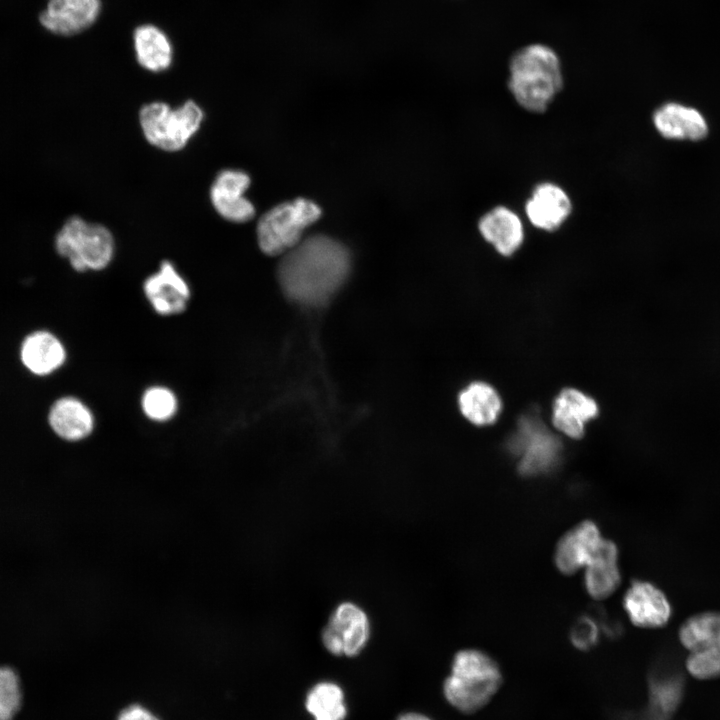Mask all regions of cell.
I'll return each instance as SVG.
<instances>
[{"label":"cell","mask_w":720,"mask_h":720,"mask_svg":"<svg viewBox=\"0 0 720 720\" xmlns=\"http://www.w3.org/2000/svg\"><path fill=\"white\" fill-rule=\"evenodd\" d=\"M204 111L193 100L177 108L156 101L145 104L139 111V123L145 139L167 152L182 150L199 131Z\"/></svg>","instance_id":"cell-4"},{"label":"cell","mask_w":720,"mask_h":720,"mask_svg":"<svg viewBox=\"0 0 720 720\" xmlns=\"http://www.w3.org/2000/svg\"><path fill=\"white\" fill-rule=\"evenodd\" d=\"M117 720H160L156 715L139 704H133L122 710Z\"/></svg>","instance_id":"cell-28"},{"label":"cell","mask_w":720,"mask_h":720,"mask_svg":"<svg viewBox=\"0 0 720 720\" xmlns=\"http://www.w3.org/2000/svg\"><path fill=\"white\" fill-rule=\"evenodd\" d=\"M598 414L597 403L576 389H565L554 401L553 424L566 436L580 438L584 434L585 423Z\"/></svg>","instance_id":"cell-20"},{"label":"cell","mask_w":720,"mask_h":720,"mask_svg":"<svg viewBox=\"0 0 720 720\" xmlns=\"http://www.w3.org/2000/svg\"><path fill=\"white\" fill-rule=\"evenodd\" d=\"M349 270L348 250L328 236L315 235L285 253L277 274L288 298L312 306L327 301L343 284Z\"/></svg>","instance_id":"cell-1"},{"label":"cell","mask_w":720,"mask_h":720,"mask_svg":"<svg viewBox=\"0 0 720 720\" xmlns=\"http://www.w3.org/2000/svg\"><path fill=\"white\" fill-rule=\"evenodd\" d=\"M320 215L319 206L304 198L271 208L257 224L259 248L270 256L287 253L302 241L304 230Z\"/></svg>","instance_id":"cell-6"},{"label":"cell","mask_w":720,"mask_h":720,"mask_svg":"<svg viewBox=\"0 0 720 720\" xmlns=\"http://www.w3.org/2000/svg\"><path fill=\"white\" fill-rule=\"evenodd\" d=\"M509 451L519 457V471L526 476L550 472L560 458L561 444L537 415L521 418L508 441Z\"/></svg>","instance_id":"cell-8"},{"label":"cell","mask_w":720,"mask_h":720,"mask_svg":"<svg viewBox=\"0 0 720 720\" xmlns=\"http://www.w3.org/2000/svg\"><path fill=\"white\" fill-rule=\"evenodd\" d=\"M562 87L560 59L549 46L530 44L511 57L508 88L523 109L533 113L546 111Z\"/></svg>","instance_id":"cell-2"},{"label":"cell","mask_w":720,"mask_h":720,"mask_svg":"<svg viewBox=\"0 0 720 720\" xmlns=\"http://www.w3.org/2000/svg\"><path fill=\"white\" fill-rule=\"evenodd\" d=\"M22 365L35 376H48L66 361V349L61 340L47 330L28 334L19 350Z\"/></svg>","instance_id":"cell-17"},{"label":"cell","mask_w":720,"mask_h":720,"mask_svg":"<svg viewBox=\"0 0 720 720\" xmlns=\"http://www.w3.org/2000/svg\"><path fill=\"white\" fill-rule=\"evenodd\" d=\"M305 708L314 720H345L347 716L344 691L331 681H321L310 688Z\"/></svg>","instance_id":"cell-24"},{"label":"cell","mask_w":720,"mask_h":720,"mask_svg":"<svg viewBox=\"0 0 720 720\" xmlns=\"http://www.w3.org/2000/svg\"><path fill=\"white\" fill-rule=\"evenodd\" d=\"M572 202L566 191L552 182L535 186L525 203V213L530 223L543 231L558 230L568 219Z\"/></svg>","instance_id":"cell-14"},{"label":"cell","mask_w":720,"mask_h":720,"mask_svg":"<svg viewBox=\"0 0 720 720\" xmlns=\"http://www.w3.org/2000/svg\"><path fill=\"white\" fill-rule=\"evenodd\" d=\"M134 46L138 63L148 71L166 70L172 61V49L166 35L157 27L143 25L136 29Z\"/></svg>","instance_id":"cell-23"},{"label":"cell","mask_w":720,"mask_h":720,"mask_svg":"<svg viewBox=\"0 0 720 720\" xmlns=\"http://www.w3.org/2000/svg\"><path fill=\"white\" fill-rule=\"evenodd\" d=\"M143 292L154 311L162 316L182 313L191 296L187 281L169 260L162 261L159 269L145 279Z\"/></svg>","instance_id":"cell-11"},{"label":"cell","mask_w":720,"mask_h":720,"mask_svg":"<svg viewBox=\"0 0 720 720\" xmlns=\"http://www.w3.org/2000/svg\"><path fill=\"white\" fill-rule=\"evenodd\" d=\"M602 540L595 523H580L560 539L554 556L557 568L570 575L586 567Z\"/></svg>","instance_id":"cell-16"},{"label":"cell","mask_w":720,"mask_h":720,"mask_svg":"<svg viewBox=\"0 0 720 720\" xmlns=\"http://www.w3.org/2000/svg\"><path fill=\"white\" fill-rule=\"evenodd\" d=\"M600 627L594 616H582L577 619L570 631V640L580 650L593 648L599 639Z\"/></svg>","instance_id":"cell-27"},{"label":"cell","mask_w":720,"mask_h":720,"mask_svg":"<svg viewBox=\"0 0 720 720\" xmlns=\"http://www.w3.org/2000/svg\"><path fill=\"white\" fill-rule=\"evenodd\" d=\"M396 720H432L428 716L418 712H406L398 716Z\"/></svg>","instance_id":"cell-29"},{"label":"cell","mask_w":720,"mask_h":720,"mask_svg":"<svg viewBox=\"0 0 720 720\" xmlns=\"http://www.w3.org/2000/svg\"><path fill=\"white\" fill-rule=\"evenodd\" d=\"M481 236L503 256H511L524 241V227L519 216L505 206L487 211L478 222Z\"/></svg>","instance_id":"cell-19"},{"label":"cell","mask_w":720,"mask_h":720,"mask_svg":"<svg viewBox=\"0 0 720 720\" xmlns=\"http://www.w3.org/2000/svg\"><path fill=\"white\" fill-rule=\"evenodd\" d=\"M22 703L20 679L16 671L0 666V720H13Z\"/></svg>","instance_id":"cell-26"},{"label":"cell","mask_w":720,"mask_h":720,"mask_svg":"<svg viewBox=\"0 0 720 720\" xmlns=\"http://www.w3.org/2000/svg\"><path fill=\"white\" fill-rule=\"evenodd\" d=\"M619 583L617 547L613 542L603 539L586 565L584 576L586 591L595 599H603L611 595Z\"/></svg>","instance_id":"cell-21"},{"label":"cell","mask_w":720,"mask_h":720,"mask_svg":"<svg viewBox=\"0 0 720 720\" xmlns=\"http://www.w3.org/2000/svg\"><path fill=\"white\" fill-rule=\"evenodd\" d=\"M679 640L688 651L686 669L700 680L720 676V612L705 611L687 618Z\"/></svg>","instance_id":"cell-7"},{"label":"cell","mask_w":720,"mask_h":720,"mask_svg":"<svg viewBox=\"0 0 720 720\" xmlns=\"http://www.w3.org/2000/svg\"><path fill=\"white\" fill-rule=\"evenodd\" d=\"M100 9V0H48L39 14V22L53 34L72 36L88 29Z\"/></svg>","instance_id":"cell-12"},{"label":"cell","mask_w":720,"mask_h":720,"mask_svg":"<svg viewBox=\"0 0 720 720\" xmlns=\"http://www.w3.org/2000/svg\"><path fill=\"white\" fill-rule=\"evenodd\" d=\"M459 407L471 423L486 426L496 422L502 410V401L489 384L475 382L459 395Z\"/></svg>","instance_id":"cell-22"},{"label":"cell","mask_w":720,"mask_h":720,"mask_svg":"<svg viewBox=\"0 0 720 720\" xmlns=\"http://www.w3.org/2000/svg\"><path fill=\"white\" fill-rule=\"evenodd\" d=\"M623 605L630 621L642 628L663 627L672 615L664 592L648 581H634L625 593Z\"/></svg>","instance_id":"cell-13"},{"label":"cell","mask_w":720,"mask_h":720,"mask_svg":"<svg viewBox=\"0 0 720 720\" xmlns=\"http://www.w3.org/2000/svg\"><path fill=\"white\" fill-rule=\"evenodd\" d=\"M144 414L152 421L165 422L177 412L178 400L172 390L164 386H151L141 398Z\"/></svg>","instance_id":"cell-25"},{"label":"cell","mask_w":720,"mask_h":720,"mask_svg":"<svg viewBox=\"0 0 720 720\" xmlns=\"http://www.w3.org/2000/svg\"><path fill=\"white\" fill-rule=\"evenodd\" d=\"M369 636L370 622L366 612L357 604L347 601L334 609L321 639L329 653L353 657L364 649Z\"/></svg>","instance_id":"cell-9"},{"label":"cell","mask_w":720,"mask_h":720,"mask_svg":"<svg viewBox=\"0 0 720 720\" xmlns=\"http://www.w3.org/2000/svg\"><path fill=\"white\" fill-rule=\"evenodd\" d=\"M250 183V176L239 169H223L216 175L209 196L219 216L237 224L254 217L255 207L246 196Z\"/></svg>","instance_id":"cell-10"},{"label":"cell","mask_w":720,"mask_h":720,"mask_svg":"<svg viewBox=\"0 0 720 720\" xmlns=\"http://www.w3.org/2000/svg\"><path fill=\"white\" fill-rule=\"evenodd\" d=\"M48 424L58 438L78 442L93 432L95 418L90 408L79 398L64 396L51 405Z\"/></svg>","instance_id":"cell-18"},{"label":"cell","mask_w":720,"mask_h":720,"mask_svg":"<svg viewBox=\"0 0 720 720\" xmlns=\"http://www.w3.org/2000/svg\"><path fill=\"white\" fill-rule=\"evenodd\" d=\"M652 121L658 133L670 140L700 141L709 131L707 121L699 110L676 102L658 107Z\"/></svg>","instance_id":"cell-15"},{"label":"cell","mask_w":720,"mask_h":720,"mask_svg":"<svg viewBox=\"0 0 720 720\" xmlns=\"http://www.w3.org/2000/svg\"><path fill=\"white\" fill-rule=\"evenodd\" d=\"M503 682L498 663L477 649H463L453 657L442 691L447 702L462 713L486 706Z\"/></svg>","instance_id":"cell-3"},{"label":"cell","mask_w":720,"mask_h":720,"mask_svg":"<svg viewBox=\"0 0 720 720\" xmlns=\"http://www.w3.org/2000/svg\"><path fill=\"white\" fill-rule=\"evenodd\" d=\"M55 249L78 272L100 271L111 263L115 241L104 225L72 216L57 232Z\"/></svg>","instance_id":"cell-5"}]
</instances>
